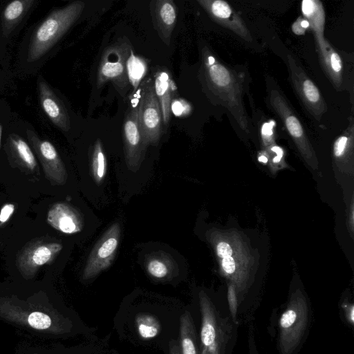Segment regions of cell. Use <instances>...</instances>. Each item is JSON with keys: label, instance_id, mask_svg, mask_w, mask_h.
Listing matches in <instances>:
<instances>
[{"label": "cell", "instance_id": "cb8c5ba5", "mask_svg": "<svg viewBox=\"0 0 354 354\" xmlns=\"http://www.w3.org/2000/svg\"><path fill=\"white\" fill-rule=\"evenodd\" d=\"M8 140L12 148L19 158L30 168H34L37 162L28 144L15 133L10 135Z\"/></svg>", "mask_w": 354, "mask_h": 354}, {"label": "cell", "instance_id": "2e32d148", "mask_svg": "<svg viewBox=\"0 0 354 354\" xmlns=\"http://www.w3.org/2000/svg\"><path fill=\"white\" fill-rule=\"evenodd\" d=\"M303 17L307 19L314 37H324L325 12L322 3L318 0H304L301 3Z\"/></svg>", "mask_w": 354, "mask_h": 354}, {"label": "cell", "instance_id": "e0dca14e", "mask_svg": "<svg viewBox=\"0 0 354 354\" xmlns=\"http://www.w3.org/2000/svg\"><path fill=\"white\" fill-rule=\"evenodd\" d=\"M29 141L43 161L51 165L57 171L64 173V169L57 151L53 145L48 140H40L31 130H27Z\"/></svg>", "mask_w": 354, "mask_h": 354}, {"label": "cell", "instance_id": "7402d4cb", "mask_svg": "<svg viewBox=\"0 0 354 354\" xmlns=\"http://www.w3.org/2000/svg\"><path fill=\"white\" fill-rule=\"evenodd\" d=\"M136 323L138 333L143 339L153 338L160 333V322L153 315L141 313L136 317Z\"/></svg>", "mask_w": 354, "mask_h": 354}, {"label": "cell", "instance_id": "f546056e", "mask_svg": "<svg viewBox=\"0 0 354 354\" xmlns=\"http://www.w3.org/2000/svg\"><path fill=\"white\" fill-rule=\"evenodd\" d=\"M274 123L272 122H265L261 126V137L263 143L265 145H272L274 141ZM274 145H272V147Z\"/></svg>", "mask_w": 354, "mask_h": 354}, {"label": "cell", "instance_id": "74e56055", "mask_svg": "<svg viewBox=\"0 0 354 354\" xmlns=\"http://www.w3.org/2000/svg\"><path fill=\"white\" fill-rule=\"evenodd\" d=\"M281 158H282V157H281V156H275L274 157V158H273V162H274V163H277V162H280V161H281Z\"/></svg>", "mask_w": 354, "mask_h": 354}, {"label": "cell", "instance_id": "7a4b0ae2", "mask_svg": "<svg viewBox=\"0 0 354 354\" xmlns=\"http://www.w3.org/2000/svg\"><path fill=\"white\" fill-rule=\"evenodd\" d=\"M84 7L83 1H75L53 10L33 33L28 62H35L44 55L77 20Z\"/></svg>", "mask_w": 354, "mask_h": 354}, {"label": "cell", "instance_id": "f35d334b", "mask_svg": "<svg viewBox=\"0 0 354 354\" xmlns=\"http://www.w3.org/2000/svg\"><path fill=\"white\" fill-rule=\"evenodd\" d=\"M1 134H2V125L0 123V144H1Z\"/></svg>", "mask_w": 354, "mask_h": 354}, {"label": "cell", "instance_id": "e575fe53", "mask_svg": "<svg viewBox=\"0 0 354 354\" xmlns=\"http://www.w3.org/2000/svg\"><path fill=\"white\" fill-rule=\"evenodd\" d=\"M170 354H182L176 342H172L170 345Z\"/></svg>", "mask_w": 354, "mask_h": 354}, {"label": "cell", "instance_id": "9a60e30c", "mask_svg": "<svg viewBox=\"0 0 354 354\" xmlns=\"http://www.w3.org/2000/svg\"><path fill=\"white\" fill-rule=\"evenodd\" d=\"M153 81L162 111L163 124L167 126L171 119V103L176 91V86L169 73L163 70L155 73Z\"/></svg>", "mask_w": 354, "mask_h": 354}, {"label": "cell", "instance_id": "44dd1931", "mask_svg": "<svg viewBox=\"0 0 354 354\" xmlns=\"http://www.w3.org/2000/svg\"><path fill=\"white\" fill-rule=\"evenodd\" d=\"M91 160L93 178L97 184H100L104 180L107 169L106 158L100 139L93 146Z\"/></svg>", "mask_w": 354, "mask_h": 354}, {"label": "cell", "instance_id": "1f68e13d", "mask_svg": "<svg viewBox=\"0 0 354 354\" xmlns=\"http://www.w3.org/2000/svg\"><path fill=\"white\" fill-rule=\"evenodd\" d=\"M309 28V24L303 16L299 17L292 25V31L297 35H303L306 30Z\"/></svg>", "mask_w": 354, "mask_h": 354}, {"label": "cell", "instance_id": "3957f363", "mask_svg": "<svg viewBox=\"0 0 354 354\" xmlns=\"http://www.w3.org/2000/svg\"><path fill=\"white\" fill-rule=\"evenodd\" d=\"M132 94L137 102L138 123L144 142L147 147L156 145L162 134L164 124L153 79L143 80Z\"/></svg>", "mask_w": 354, "mask_h": 354}, {"label": "cell", "instance_id": "4fadbf2b", "mask_svg": "<svg viewBox=\"0 0 354 354\" xmlns=\"http://www.w3.org/2000/svg\"><path fill=\"white\" fill-rule=\"evenodd\" d=\"M149 10L154 29L161 40L169 46L177 19L176 6L172 0H153Z\"/></svg>", "mask_w": 354, "mask_h": 354}, {"label": "cell", "instance_id": "30bf717a", "mask_svg": "<svg viewBox=\"0 0 354 354\" xmlns=\"http://www.w3.org/2000/svg\"><path fill=\"white\" fill-rule=\"evenodd\" d=\"M268 101L299 149L305 156H310L311 148L304 129L286 99L279 90L272 88L268 92Z\"/></svg>", "mask_w": 354, "mask_h": 354}, {"label": "cell", "instance_id": "4316f807", "mask_svg": "<svg viewBox=\"0 0 354 354\" xmlns=\"http://www.w3.org/2000/svg\"><path fill=\"white\" fill-rule=\"evenodd\" d=\"M61 248L62 245L58 244H56L53 248L41 245L35 250L32 255V261L37 266L44 265L52 258L54 252L59 251Z\"/></svg>", "mask_w": 354, "mask_h": 354}, {"label": "cell", "instance_id": "d6986e66", "mask_svg": "<svg viewBox=\"0 0 354 354\" xmlns=\"http://www.w3.org/2000/svg\"><path fill=\"white\" fill-rule=\"evenodd\" d=\"M126 69L129 82L133 88V91H135L147 74V62L144 58L135 55L131 50Z\"/></svg>", "mask_w": 354, "mask_h": 354}, {"label": "cell", "instance_id": "ac0fdd59", "mask_svg": "<svg viewBox=\"0 0 354 354\" xmlns=\"http://www.w3.org/2000/svg\"><path fill=\"white\" fill-rule=\"evenodd\" d=\"M180 349L182 354H201L194 324L189 312H185L180 318Z\"/></svg>", "mask_w": 354, "mask_h": 354}, {"label": "cell", "instance_id": "8fae6325", "mask_svg": "<svg viewBox=\"0 0 354 354\" xmlns=\"http://www.w3.org/2000/svg\"><path fill=\"white\" fill-rule=\"evenodd\" d=\"M197 2L216 23L233 31L247 41H252L250 30L234 9L223 0H198Z\"/></svg>", "mask_w": 354, "mask_h": 354}, {"label": "cell", "instance_id": "ba28073f", "mask_svg": "<svg viewBox=\"0 0 354 354\" xmlns=\"http://www.w3.org/2000/svg\"><path fill=\"white\" fill-rule=\"evenodd\" d=\"M120 235V227L117 223L104 232L88 256L83 272V279L95 277L111 265L118 250Z\"/></svg>", "mask_w": 354, "mask_h": 354}, {"label": "cell", "instance_id": "9c48e42d", "mask_svg": "<svg viewBox=\"0 0 354 354\" xmlns=\"http://www.w3.org/2000/svg\"><path fill=\"white\" fill-rule=\"evenodd\" d=\"M132 95L124 120L123 140L127 164L131 169H136L143 159L147 145L138 123L136 100Z\"/></svg>", "mask_w": 354, "mask_h": 354}, {"label": "cell", "instance_id": "603a6c76", "mask_svg": "<svg viewBox=\"0 0 354 354\" xmlns=\"http://www.w3.org/2000/svg\"><path fill=\"white\" fill-rule=\"evenodd\" d=\"M22 322L35 330L41 331H50L53 327L52 317L41 311H24L22 313Z\"/></svg>", "mask_w": 354, "mask_h": 354}, {"label": "cell", "instance_id": "5b68a950", "mask_svg": "<svg viewBox=\"0 0 354 354\" xmlns=\"http://www.w3.org/2000/svg\"><path fill=\"white\" fill-rule=\"evenodd\" d=\"M131 50L127 39H120L105 49L97 71L98 87L111 82L119 92L127 91L129 82L126 65Z\"/></svg>", "mask_w": 354, "mask_h": 354}, {"label": "cell", "instance_id": "f1b7e54d", "mask_svg": "<svg viewBox=\"0 0 354 354\" xmlns=\"http://www.w3.org/2000/svg\"><path fill=\"white\" fill-rule=\"evenodd\" d=\"M227 301L231 316L234 321L236 322L238 310V299L235 286L233 283L230 284L227 288Z\"/></svg>", "mask_w": 354, "mask_h": 354}, {"label": "cell", "instance_id": "4dcf8cb0", "mask_svg": "<svg viewBox=\"0 0 354 354\" xmlns=\"http://www.w3.org/2000/svg\"><path fill=\"white\" fill-rule=\"evenodd\" d=\"M221 268L225 274L234 279V273L236 270V264L232 256L221 259Z\"/></svg>", "mask_w": 354, "mask_h": 354}, {"label": "cell", "instance_id": "836d02e7", "mask_svg": "<svg viewBox=\"0 0 354 354\" xmlns=\"http://www.w3.org/2000/svg\"><path fill=\"white\" fill-rule=\"evenodd\" d=\"M15 210V206L12 204L5 205L0 212V223H6Z\"/></svg>", "mask_w": 354, "mask_h": 354}, {"label": "cell", "instance_id": "d590c367", "mask_svg": "<svg viewBox=\"0 0 354 354\" xmlns=\"http://www.w3.org/2000/svg\"><path fill=\"white\" fill-rule=\"evenodd\" d=\"M346 315L348 321L351 323H353V305L351 307L346 308Z\"/></svg>", "mask_w": 354, "mask_h": 354}, {"label": "cell", "instance_id": "8992f818", "mask_svg": "<svg viewBox=\"0 0 354 354\" xmlns=\"http://www.w3.org/2000/svg\"><path fill=\"white\" fill-rule=\"evenodd\" d=\"M199 303L202 318L201 353L223 354L229 337L228 326L203 291L199 294Z\"/></svg>", "mask_w": 354, "mask_h": 354}, {"label": "cell", "instance_id": "6da1fadb", "mask_svg": "<svg viewBox=\"0 0 354 354\" xmlns=\"http://www.w3.org/2000/svg\"><path fill=\"white\" fill-rule=\"evenodd\" d=\"M202 76L209 91L231 113L241 129L250 133L243 104V88L235 72L218 62L211 51L202 49Z\"/></svg>", "mask_w": 354, "mask_h": 354}, {"label": "cell", "instance_id": "7c38bea8", "mask_svg": "<svg viewBox=\"0 0 354 354\" xmlns=\"http://www.w3.org/2000/svg\"><path fill=\"white\" fill-rule=\"evenodd\" d=\"M38 94L41 106L48 118L59 129L67 132L71 128L67 109L41 77L38 78Z\"/></svg>", "mask_w": 354, "mask_h": 354}, {"label": "cell", "instance_id": "d6a6232c", "mask_svg": "<svg viewBox=\"0 0 354 354\" xmlns=\"http://www.w3.org/2000/svg\"><path fill=\"white\" fill-rule=\"evenodd\" d=\"M216 249V254L221 259L232 257L233 254V250L232 247L225 241H221L217 243Z\"/></svg>", "mask_w": 354, "mask_h": 354}, {"label": "cell", "instance_id": "8d00e7d4", "mask_svg": "<svg viewBox=\"0 0 354 354\" xmlns=\"http://www.w3.org/2000/svg\"><path fill=\"white\" fill-rule=\"evenodd\" d=\"M259 161L266 163L268 162V158L263 155L259 157Z\"/></svg>", "mask_w": 354, "mask_h": 354}, {"label": "cell", "instance_id": "52a82bcc", "mask_svg": "<svg viewBox=\"0 0 354 354\" xmlns=\"http://www.w3.org/2000/svg\"><path fill=\"white\" fill-rule=\"evenodd\" d=\"M290 79L307 111L319 121L327 111L321 92L291 55H287Z\"/></svg>", "mask_w": 354, "mask_h": 354}, {"label": "cell", "instance_id": "ffe728a7", "mask_svg": "<svg viewBox=\"0 0 354 354\" xmlns=\"http://www.w3.org/2000/svg\"><path fill=\"white\" fill-rule=\"evenodd\" d=\"M33 3L32 0H15L9 3L3 13V28L10 30L15 26Z\"/></svg>", "mask_w": 354, "mask_h": 354}, {"label": "cell", "instance_id": "d4e9b609", "mask_svg": "<svg viewBox=\"0 0 354 354\" xmlns=\"http://www.w3.org/2000/svg\"><path fill=\"white\" fill-rule=\"evenodd\" d=\"M57 227L66 234L75 233L82 227L81 220L73 211L64 207L57 219Z\"/></svg>", "mask_w": 354, "mask_h": 354}, {"label": "cell", "instance_id": "277c9868", "mask_svg": "<svg viewBox=\"0 0 354 354\" xmlns=\"http://www.w3.org/2000/svg\"><path fill=\"white\" fill-rule=\"evenodd\" d=\"M308 322L304 296L294 293L279 320V348L281 354H292L298 347Z\"/></svg>", "mask_w": 354, "mask_h": 354}, {"label": "cell", "instance_id": "83f0119b", "mask_svg": "<svg viewBox=\"0 0 354 354\" xmlns=\"http://www.w3.org/2000/svg\"><path fill=\"white\" fill-rule=\"evenodd\" d=\"M192 106L182 98L173 99L171 103V113L176 117H185L192 112Z\"/></svg>", "mask_w": 354, "mask_h": 354}, {"label": "cell", "instance_id": "484cf974", "mask_svg": "<svg viewBox=\"0 0 354 354\" xmlns=\"http://www.w3.org/2000/svg\"><path fill=\"white\" fill-rule=\"evenodd\" d=\"M148 273L156 279H164L169 273L170 268L166 260L160 257H151L146 266Z\"/></svg>", "mask_w": 354, "mask_h": 354}, {"label": "cell", "instance_id": "5bb4252c", "mask_svg": "<svg viewBox=\"0 0 354 354\" xmlns=\"http://www.w3.org/2000/svg\"><path fill=\"white\" fill-rule=\"evenodd\" d=\"M322 68L336 88L342 83L343 64L339 54L325 39H315Z\"/></svg>", "mask_w": 354, "mask_h": 354}]
</instances>
